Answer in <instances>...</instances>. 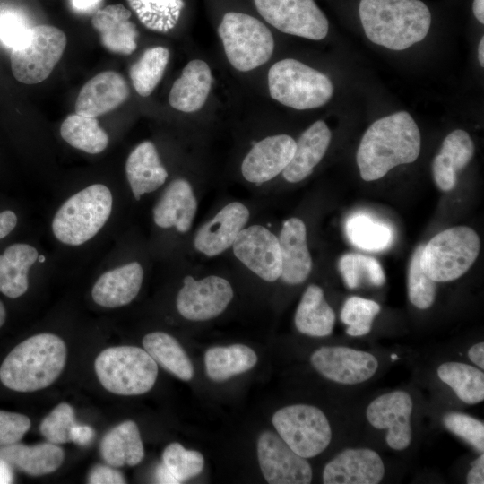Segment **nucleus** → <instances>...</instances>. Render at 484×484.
<instances>
[{
    "label": "nucleus",
    "instance_id": "f257e3e1",
    "mask_svg": "<svg viewBox=\"0 0 484 484\" xmlns=\"http://www.w3.org/2000/svg\"><path fill=\"white\" fill-rule=\"evenodd\" d=\"M419 129L406 111L375 121L365 132L357 151V165L365 181L377 180L398 165L412 163L420 152Z\"/></svg>",
    "mask_w": 484,
    "mask_h": 484
},
{
    "label": "nucleus",
    "instance_id": "f03ea898",
    "mask_svg": "<svg viewBox=\"0 0 484 484\" xmlns=\"http://www.w3.org/2000/svg\"><path fill=\"white\" fill-rule=\"evenodd\" d=\"M359 13L366 36L392 50H403L427 36L431 13L420 0H361Z\"/></svg>",
    "mask_w": 484,
    "mask_h": 484
},
{
    "label": "nucleus",
    "instance_id": "7ed1b4c3",
    "mask_svg": "<svg viewBox=\"0 0 484 484\" xmlns=\"http://www.w3.org/2000/svg\"><path fill=\"white\" fill-rule=\"evenodd\" d=\"M65 341L53 333L33 335L18 344L0 367V380L16 392L29 393L49 386L66 362Z\"/></svg>",
    "mask_w": 484,
    "mask_h": 484
},
{
    "label": "nucleus",
    "instance_id": "20e7f679",
    "mask_svg": "<svg viewBox=\"0 0 484 484\" xmlns=\"http://www.w3.org/2000/svg\"><path fill=\"white\" fill-rule=\"evenodd\" d=\"M113 198L103 184H93L68 198L52 220V231L61 243L80 246L91 239L112 212Z\"/></svg>",
    "mask_w": 484,
    "mask_h": 484
},
{
    "label": "nucleus",
    "instance_id": "39448f33",
    "mask_svg": "<svg viewBox=\"0 0 484 484\" xmlns=\"http://www.w3.org/2000/svg\"><path fill=\"white\" fill-rule=\"evenodd\" d=\"M96 375L102 386L119 395L149 392L158 376V366L143 349L117 346L102 350L95 359Z\"/></svg>",
    "mask_w": 484,
    "mask_h": 484
},
{
    "label": "nucleus",
    "instance_id": "423d86ee",
    "mask_svg": "<svg viewBox=\"0 0 484 484\" xmlns=\"http://www.w3.org/2000/svg\"><path fill=\"white\" fill-rule=\"evenodd\" d=\"M268 87L272 99L298 110L322 107L333 93V83L325 74L292 58L271 66Z\"/></svg>",
    "mask_w": 484,
    "mask_h": 484
},
{
    "label": "nucleus",
    "instance_id": "0eeeda50",
    "mask_svg": "<svg viewBox=\"0 0 484 484\" xmlns=\"http://www.w3.org/2000/svg\"><path fill=\"white\" fill-rule=\"evenodd\" d=\"M480 249V238L471 228H449L423 246L420 266L425 274L436 282L452 281L467 272L477 259Z\"/></svg>",
    "mask_w": 484,
    "mask_h": 484
},
{
    "label": "nucleus",
    "instance_id": "6e6552de",
    "mask_svg": "<svg viewBox=\"0 0 484 484\" xmlns=\"http://www.w3.org/2000/svg\"><path fill=\"white\" fill-rule=\"evenodd\" d=\"M226 56L240 72L251 71L265 64L274 49L270 30L258 19L242 13L224 14L218 28Z\"/></svg>",
    "mask_w": 484,
    "mask_h": 484
},
{
    "label": "nucleus",
    "instance_id": "1a4fd4ad",
    "mask_svg": "<svg viewBox=\"0 0 484 484\" xmlns=\"http://www.w3.org/2000/svg\"><path fill=\"white\" fill-rule=\"evenodd\" d=\"M272 422L282 440L306 459L324 452L332 439L328 419L315 406L293 404L283 407L273 414Z\"/></svg>",
    "mask_w": 484,
    "mask_h": 484
},
{
    "label": "nucleus",
    "instance_id": "9d476101",
    "mask_svg": "<svg viewBox=\"0 0 484 484\" xmlns=\"http://www.w3.org/2000/svg\"><path fill=\"white\" fill-rule=\"evenodd\" d=\"M30 41L11 50V68L14 78L25 84L39 83L48 77L65 51L67 39L59 29L37 25L30 29Z\"/></svg>",
    "mask_w": 484,
    "mask_h": 484
},
{
    "label": "nucleus",
    "instance_id": "9b49d317",
    "mask_svg": "<svg viewBox=\"0 0 484 484\" xmlns=\"http://www.w3.org/2000/svg\"><path fill=\"white\" fill-rule=\"evenodd\" d=\"M254 1L260 15L281 32L314 40L328 33V20L314 0Z\"/></svg>",
    "mask_w": 484,
    "mask_h": 484
},
{
    "label": "nucleus",
    "instance_id": "f8f14e48",
    "mask_svg": "<svg viewBox=\"0 0 484 484\" xmlns=\"http://www.w3.org/2000/svg\"><path fill=\"white\" fill-rule=\"evenodd\" d=\"M233 296L230 282L223 277L209 275L196 280L186 276L177 293L176 306L187 320L207 321L222 314Z\"/></svg>",
    "mask_w": 484,
    "mask_h": 484
},
{
    "label": "nucleus",
    "instance_id": "ddd939ff",
    "mask_svg": "<svg viewBox=\"0 0 484 484\" xmlns=\"http://www.w3.org/2000/svg\"><path fill=\"white\" fill-rule=\"evenodd\" d=\"M231 249L235 257L260 279L273 282L281 278L282 260L279 239L265 226H246Z\"/></svg>",
    "mask_w": 484,
    "mask_h": 484
},
{
    "label": "nucleus",
    "instance_id": "4468645a",
    "mask_svg": "<svg viewBox=\"0 0 484 484\" xmlns=\"http://www.w3.org/2000/svg\"><path fill=\"white\" fill-rule=\"evenodd\" d=\"M261 471L270 484H308L312 468L306 458L297 454L276 433L265 430L257 440Z\"/></svg>",
    "mask_w": 484,
    "mask_h": 484
},
{
    "label": "nucleus",
    "instance_id": "2eb2a0df",
    "mask_svg": "<svg viewBox=\"0 0 484 484\" xmlns=\"http://www.w3.org/2000/svg\"><path fill=\"white\" fill-rule=\"evenodd\" d=\"M310 362L325 378L342 385L363 383L378 368L374 355L345 346L321 347L312 353Z\"/></svg>",
    "mask_w": 484,
    "mask_h": 484
},
{
    "label": "nucleus",
    "instance_id": "dca6fc26",
    "mask_svg": "<svg viewBox=\"0 0 484 484\" xmlns=\"http://www.w3.org/2000/svg\"><path fill=\"white\" fill-rule=\"evenodd\" d=\"M413 402L404 391H393L376 397L367 408L371 426L387 429L385 442L396 451L406 449L411 442V415Z\"/></svg>",
    "mask_w": 484,
    "mask_h": 484
},
{
    "label": "nucleus",
    "instance_id": "f3484780",
    "mask_svg": "<svg viewBox=\"0 0 484 484\" xmlns=\"http://www.w3.org/2000/svg\"><path fill=\"white\" fill-rule=\"evenodd\" d=\"M250 219L248 207L238 201L224 205L196 231L194 249L207 257H215L231 248L239 232Z\"/></svg>",
    "mask_w": 484,
    "mask_h": 484
},
{
    "label": "nucleus",
    "instance_id": "a211bd4d",
    "mask_svg": "<svg viewBox=\"0 0 484 484\" xmlns=\"http://www.w3.org/2000/svg\"><path fill=\"white\" fill-rule=\"evenodd\" d=\"M296 141L288 134L267 136L246 153L241 163L243 177L252 184H264L281 173L291 160Z\"/></svg>",
    "mask_w": 484,
    "mask_h": 484
},
{
    "label": "nucleus",
    "instance_id": "6ab92c4d",
    "mask_svg": "<svg viewBox=\"0 0 484 484\" xmlns=\"http://www.w3.org/2000/svg\"><path fill=\"white\" fill-rule=\"evenodd\" d=\"M385 469L380 455L368 448H349L331 460L323 471L324 484H377Z\"/></svg>",
    "mask_w": 484,
    "mask_h": 484
},
{
    "label": "nucleus",
    "instance_id": "aec40b11",
    "mask_svg": "<svg viewBox=\"0 0 484 484\" xmlns=\"http://www.w3.org/2000/svg\"><path fill=\"white\" fill-rule=\"evenodd\" d=\"M198 201L191 183L185 178L173 179L164 189L152 210L154 223L162 229L174 228L188 232L195 219Z\"/></svg>",
    "mask_w": 484,
    "mask_h": 484
},
{
    "label": "nucleus",
    "instance_id": "412c9836",
    "mask_svg": "<svg viewBox=\"0 0 484 484\" xmlns=\"http://www.w3.org/2000/svg\"><path fill=\"white\" fill-rule=\"evenodd\" d=\"M129 87L124 77L114 71H105L89 80L75 101V113L97 117L106 114L127 99Z\"/></svg>",
    "mask_w": 484,
    "mask_h": 484
},
{
    "label": "nucleus",
    "instance_id": "4be33fe9",
    "mask_svg": "<svg viewBox=\"0 0 484 484\" xmlns=\"http://www.w3.org/2000/svg\"><path fill=\"white\" fill-rule=\"evenodd\" d=\"M278 239L282 260L280 279L289 285L303 283L308 278L313 266L306 224L296 217L284 220Z\"/></svg>",
    "mask_w": 484,
    "mask_h": 484
},
{
    "label": "nucleus",
    "instance_id": "5701e85b",
    "mask_svg": "<svg viewBox=\"0 0 484 484\" xmlns=\"http://www.w3.org/2000/svg\"><path fill=\"white\" fill-rule=\"evenodd\" d=\"M143 280L142 265L138 262H131L104 272L92 288V298L104 307L125 306L138 295Z\"/></svg>",
    "mask_w": 484,
    "mask_h": 484
},
{
    "label": "nucleus",
    "instance_id": "b1692460",
    "mask_svg": "<svg viewBox=\"0 0 484 484\" xmlns=\"http://www.w3.org/2000/svg\"><path fill=\"white\" fill-rule=\"evenodd\" d=\"M332 134L323 120H317L296 141L293 157L281 172L289 183H298L308 177L324 158L331 143Z\"/></svg>",
    "mask_w": 484,
    "mask_h": 484
},
{
    "label": "nucleus",
    "instance_id": "393cba45",
    "mask_svg": "<svg viewBox=\"0 0 484 484\" xmlns=\"http://www.w3.org/2000/svg\"><path fill=\"white\" fill-rule=\"evenodd\" d=\"M131 14L123 4H117L99 9L93 15L91 24L108 50L130 55L136 49L138 30L130 21Z\"/></svg>",
    "mask_w": 484,
    "mask_h": 484
},
{
    "label": "nucleus",
    "instance_id": "a878e982",
    "mask_svg": "<svg viewBox=\"0 0 484 484\" xmlns=\"http://www.w3.org/2000/svg\"><path fill=\"white\" fill-rule=\"evenodd\" d=\"M474 154V143L469 134L462 129L451 132L443 141L439 152L432 162V173L436 186L448 192L454 188L457 175Z\"/></svg>",
    "mask_w": 484,
    "mask_h": 484
},
{
    "label": "nucleus",
    "instance_id": "bb28decb",
    "mask_svg": "<svg viewBox=\"0 0 484 484\" xmlns=\"http://www.w3.org/2000/svg\"><path fill=\"white\" fill-rule=\"evenodd\" d=\"M212 84L210 66L201 59H194L183 68L169 95L170 106L179 111L193 113L205 104Z\"/></svg>",
    "mask_w": 484,
    "mask_h": 484
},
{
    "label": "nucleus",
    "instance_id": "cd10ccee",
    "mask_svg": "<svg viewBox=\"0 0 484 484\" xmlns=\"http://www.w3.org/2000/svg\"><path fill=\"white\" fill-rule=\"evenodd\" d=\"M125 173L136 200L160 188L169 176L155 145L150 141L139 143L130 152L125 162Z\"/></svg>",
    "mask_w": 484,
    "mask_h": 484
},
{
    "label": "nucleus",
    "instance_id": "c85d7f7f",
    "mask_svg": "<svg viewBox=\"0 0 484 484\" xmlns=\"http://www.w3.org/2000/svg\"><path fill=\"white\" fill-rule=\"evenodd\" d=\"M64 458L63 449L50 442L32 446L15 443L0 447V459L11 467L31 476H40L56 471L63 463Z\"/></svg>",
    "mask_w": 484,
    "mask_h": 484
},
{
    "label": "nucleus",
    "instance_id": "c756f323",
    "mask_svg": "<svg viewBox=\"0 0 484 484\" xmlns=\"http://www.w3.org/2000/svg\"><path fill=\"white\" fill-rule=\"evenodd\" d=\"M100 454L110 466H135L144 456L139 428L133 420H126L109 430L100 443Z\"/></svg>",
    "mask_w": 484,
    "mask_h": 484
},
{
    "label": "nucleus",
    "instance_id": "7c9ffc66",
    "mask_svg": "<svg viewBox=\"0 0 484 484\" xmlns=\"http://www.w3.org/2000/svg\"><path fill=\"white\" fill-rule=\"evenodd\" d=\"M335 319V313L325 300L322 288L309 285L295 313L294 323L298 331L311 337H325L333 333Z\"/></svg>",
    "mask_w": 484,
    "mask_h": 484
},
{
    "label": "nucleus",
    "instance_id": "2f4dec72",
    "mask_svg": "<svg viewBox=\"0 0 484 484\" xmlns=\"http://www.w3.org/2000/svg\"><path fill=\"white\" fill-rule=\"evenodd\" d=\"M38 257L37 249L28 244L8 246L0 255V292L11 298L23 295L29 287V270Z\"/></svg>",
    "mask_w": 484,
    "mask_h": 484
},
{
    "label": "nucleus",
    "instance_id": "473e14b6",
    "mask_svg": "<svg viewBox=\"0 0 484 484\" xmlns=\"http://www.w3.org/2000/svg\"><path fill=\"white\" fill-rule=\"evenodd\" d=\"M257 359L256 353L244 344L212 347L204 354L205 371L210 379L222 382L250 370Z\"/></svg>",
    "mask_w": 484,
    "mask_h": 484
},
{
    "label": "nucleus",
    "instance_id": "72a5a7b5",
    "mask_svg": "<svg viewBox=\"0 0 484 484\" xmlns=\"http://www.w3.org/2000/svg\"><path fill=\"white\" fill-rule=\"evenodd\" d=\"M143 346L154 361L168 372L183 381L193 378V364L173 336L163 332L150 333L143 337Z\"/></svg>",
    "mask_w": 484,
    "mask_h": 484
},
{
    "label": "nucleus",
    "instance_id": "f704fd0d",
    "mask_svg": "<svg viewBox=\"0 0 484 484\" xmlns=\"http://www.w3.org/2000/svg\"><path fill=\"white\" fill-rule=\"evenodd\" d=\"M437 376L462 402L476 404L484 400V373L480 369L465 363L449 361L438 367Z\"/></svg>",
    "mask_w": 484,
    "mask_h": 484
},
{
    "label": "nucleus",
    "instance_id": "c9c22d12",
    "mask_svg": "<svg viewBox=\"0 0 484 484\" xmlns=\"http://www.w3.org/2000/svg\"><path fill=\"white\" fill-rule=\"evenodd\" d=\"M60 134L73 147L91 154L103 151L108 143V136L96 117L76 113L64 120Z\"/></svg>",
    "mask_w": 484,
    "mask_h": 484
},
{
    "label": "nucleus",
    "instance_id": "e433bc0d",
    "mask_svg": "<svg viewBox=\"0 0 484 484\" xmlns=\"http://www.w3.org/2000/svg\"><path fill=\"white\" fill-rule=\"evenodd\" d=\"M345 231L350 242L365 251L384 250L393 240V229L386 223L363 212L347 220Z\"/></svg>",
    "mask_w": 484,
    "mask_h": 484
},
{
    "label": "nucleus",
    "instance_id": "4c0bfd02",
    "mask_svg": "<svg viewBox=\"0 0 484 484\" xmlns=\"http://www.w3.org/2000/svg\"><path fill=\"white\" fill-rule=\"evenodd\" d=\"M169 51L164 47L147 48L129 71L130 78L137 93L143 97L151 94L165 72Z\"/></svg>",
    "mask_w": 484,
    "mask_h": 484
},
{
    "label": "nucleus",
    "instance_id": "58836bf2",
    "mask_svg": "<svg viewBox=\"0 0 484 484\" xmlns=\"http://www.w3.org/2000/svg\"><path fill=\"white\" fill-rule=\"evenodd\" d=\"M139 21L149 30L168 32L178 22L183 0H127Z\"/></svg>",
    "mask_w": 484,
    "mask_h": 484
},
{
    "label": "nucleus",
    "instance_id": "ea45409f",
    "mask_svg": "<svg viewBox=\"0 0 484 484\" xmlns=\"http://www.w3.org/2000/svg\"><path fill=\"white\" fill-rule=\"evenodd\" d=\"M338 268L349 289H356L364 281L376 287L385 282V274L381 264L371 256L355 253L345 254L339 259Z\"/></svg>",
    "mask_w": 484,
    "mask_h": 484
},
{
    "label": "nucleus",
    "instance_id": "a19ab883",
    "mask_svg": "<svg viewBox=\"0 0 484 484\" xmlns=\"http://www.w3.org/2000/svg\"><path fill=\"white\" fill-rule=\"evenodd\" d=\"M380 310L379 304L374 300L357 296L349 298L341 311V320L348 326L347 334L353 337L367 334Z\"/></svg>",
    "mask_w": 484,
    "mask_h": 484
},
{
    "label": "nucleus",
    "instance_id": "79ce46f5",
    "mask_svg": "<svg viewBox=\"0 0 484 484\" xmlns=\"http://www.w3.org/2000/svg\"><path fill=\"white\" fill-rule=\"evenodd\" d=\"M162 463L181 483L201 473L204 458L197 451L187 450L179 443H171L162 453Z\"/></svg>",
    "mask_w": 484,
    "mask_h": 484
},
{
    "label": "nucleus",
    "instance_id": "37998d69",
    "mask_svg": "<svg viewBox=\"0 0 484 484\" xmlns=\"http://www.w3.org/2000/svg\"><path fill=\"white\" fill-rule=\"evenodd\" d=\"M424 245L414 250L408 271V297L411 303L419 309L429 308L436 298V282L428 277L420 266V255Z\"/></svg>",
    "mask_w": 484,
    "mask_h": 484
},
{
    "label": "nucleus",
    "instance_id": "c03bdc74",
    "mask_svg": "<svg viewBox=\"0 0 484 484\" xmlns=\"http://www.w3.org/2000/svg\"><path fill=\"white\" fill-rule=\"evenodd\" d=\"M75 424L73 408L66 402H61L43 419L39 431L48 442L61 445L71 442L70 432Z\"/></svg>",
    "mask_w": 484,
    "mask_h": 484
},
{
    "label": "nucleus",
    "instance_id": "a18cd8bd",
    "mask_svg": "<svg viewBox=\"0 0 484 484\" xmlns=\"http://www.w3.org/2000/svg\"><path fill=\"white\" fill-rule=\"evenodd\" d=\"M444 426L480 453L484 451V424L462 412L452 411L443 417Z\"/></svg>",
    "mask_w": 484,
    "mask_h": 484
},
{
    "label": "nucleus",
    "instance_id": "49530a36",
    "mask_svg": "<svg viewBox=\"0 0 484 484\" xmlns=\"http://www.w3.org/2000/svg\"><path fill=\"white\" fill-rule=\"evenodd\" d=\"M30 29L26 20L19 13L9 11L1 13L0 40L11 50L27 45L30 39Z\"/></svg>",
    "mask_w": 484,
    "mask_h": 484
},
{
    "label": "nucleus",
    "instance_id": "de8ad7c7",
    "mask_svg": "<svg viewBox=\"0 0 484 484\" xmlns=\"http://www.w3.org/2000/svg\"><path fill=\"white\" fill-rule=\"evenodd\" d=\"M30 428V419L23 414L0 411V447L17 443Z\"/></svg>",
    "mask_w": 484,
    "mask_h": 484
},
{
    "label": "nucleus",
    "instance_id": "09e8293b",
    "mask_svg": "<svg viewBox=\"0 0 484 484\" xmlns=\"http://www.w3.org/2000/svg\"><path fill=\"white\" fill-rule=\"evenodd\" d=\"M88 482L91 484H122L125 480L122 473L112 467L97 465L91 469Z\"/></svg>",
    "mask_w": 484,
    "mask_h": 484
},
{
    "label": "nucleus",
    "instance_id": "8fccbe9b",
    "mask_svg": "<svg viewBox=\"0 0 484 484\" xmlns=\"http://www.w3.org/2000/svg\"><path fill=\"white\" fill-rule=\"evenodd\" d=\"M94 436L91 427L76 423L71 429L70 440L78 445H87L93 440Z\"/></svg>",
    "mask_w": 484,
    "mask_h": 484
},
{
    "label": "nucleus",
    "instance_id": "3c124183",
    "mask_svg": "<svg viewBox=\"0 0 484 484\" xmlns=\"http://www.w3.org/2000/svg\"><path fill=\"white\" fill-rule=\"evenodd\" d=\"M466 482L468 484H483L484 483V454H481L472 462L470 469Z\"/></svg>",
    "mask_w": 484,
    "mask_h": 484
},
{
    "label": "nucleus",
    "instance_id": "603ef678",
    "mask_svg": "<svg viewBox=\"0 0 484 484\" xmlns=\"http://www.w3.org/2000/svg\"><path fill=\"white\" fill-rule=\"evenodd\" d=\"M17 216L12 211L0 212V239L6 237L16 226Z\"/></svg>",
    "mask_w": 484,
    "mask_h": 484
},
{
    "label": "nucleus",
    "instance_id": "864d4df0",
    "mask_svg": "<svg viewBox=\"0 0 484 484\" xmlns=\"http://www.w3.org/2000/svg\"><path fill=\"white\" fill-rule=\"evenodd\" d=\"M468 357L471 362L481 369L484 368V343L479 342L472 345L468 350Z\"/></svg>",
    "mask_w": 484,
    "mask_h": 484
},
{
    "label": "nucleus",
    "instance_id": "5fc2aeb1",
    "mask_svg": "<svg viewBox=\"0 0 484 484\" xmlns=\"http://www.w3.org/2000/svg\"><path fill=\"white\" fill-rule=\"evenodd\" d=\"M155 478L158 483H178L175 477L170 473L167 467L162 463L156 469Z\"/></svg>",
    "mask_w": 484,
    "mask_h": 484
},
{
    "label": "nucleus",
    "instance_id": "6e6d98bb",
    "mask_svg": "<svg viewBox=\"0 0 484 484\" xmlns=\"http://www.w3.org/2000/svg\"><path fill=\"white\" fill-rule=\"evenodd\" d=\"M13 481L12 467L0 459V484L11 483Z\"/></svg>",
    "mask_w": 484,
    "mask_h": 484
},
{
    "label": "nucleus",
    "instance_id": "4d7b16f0",
    "mask_svg": "<svg viewBox=\"0 0 484 484\" xmlns=\"http://www.w3.org/2000/svg\"><path fill=\"white\" fill-rule=\"evenodd\" d=\"M100 0H72L73 6L79 12H88L94 8Z\"/></svg>",
    "mask_w": 484,
    "mask_h": 484
},
{
    "label": "nucleus",
    "instance_id": "13d9d810",
    "mask_svg": "<svg viewBox=\"0 0 484 484\" xmlns=\"http://www.w3.org/2000/svg\"><path fill=\"white\" fill-rule=\"evenodd\" d=\"M472 10L475 17L480 23H484V0H474Z\"/></svg>",
    "mask_w": 484,
    "mask_h": 484
},
{
    "label": "nucleus",
    "instance_id": "bf43d9fd",
    "mask_svg": "<svg viewBox=\"0 0 484 484\" xmlns=\"http://www.w3.org/2000/svg\"><path fill=\"white\" fill-rule=\"evenodd\" d=\"M478 58L480 65L483 67L484 66V38L482 37L480 40L479 47H478Z\"/></svg>",
    "mask_w": 484,
    "mask_h": 484
},
{
    "label": "nucleus",
    "instance_id": "052dcab7",
    "mask_svg": "<svg viewBox=\"0 0 484 484\" xmlns=\"http://www.w3.org/2000/svg\"><path fill=\"white\" fill-rule=\"evenodd\" d=\"M5 317H6L5 307H4V305L3 304V302L0 300V328L4 324Z\"/></svg>",
    "mask_w": 484,
    "mask_h": 484
},
{
    "label": "nucleus",
    "instance_id": "680f3d73",
    "mask_svg": "<svg viewBox=\"0 0 484 484\" xmlns=\"http://www.w3.org/2000/svg\"><path fill=\"white\" fill-rule=\"evenodd\" d=\"M38 259L39 260V262H44L45 261L44 255H39Z\"/></svg>",
    "mask_w": 484,
    "mask_h": 484
},
{
    "label": "nucleus",
    "instance_id": "e2e57ef3",
    "mask_svg": "<svg viewBox=\"0 0 484 484\" xmlns=\"http://www.w3.org/2000/svg\"><path fill=\"white\" fill-rule=\"evenodd\" d=\"M0 20H1V13H0Z\"/></svg>",
    "mask_w": 484,
    "mask_h": 484
}]
</instances>
